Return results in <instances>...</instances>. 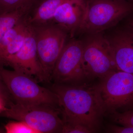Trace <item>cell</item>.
Listing matches in <instances>:
<instances>
[{
  "instance_id": "obj_1",
  "label": "cell",
  "mask_w": 133,
  "mask_h": 133,
  "mask_svg": "<svg viewBox=\"0 0 133 133\" xmlns=\"http://www.w3.org/2000/svg\"><path fill=\"white\" fill-rule=\"evenodd\" d=\"M51 90L58 99L62 119L82 124L93 133L99 129L106 111L97 84L55 83Z\"/></svg>"
},
{
  "instance_id": "obj_2",
  "label": "cell",
  "mask_w": 133,
  "mask_h": 133,
  "mask_svg": "<svg viewBox=\"0 0 133 133\" xmlns=\"http://www.w3.org/2000/svg\"><path fill=\"white\" fill-rule=\"evenodd\" d=\"M0 77L15 103L59 108L58 99L55 93L38 85L32 77L0 66Z\"/></svg>"
},
{
  "instance_id": "obj_3",
  "label": "cell",
  "mask_w": 133,
  "mask_h": 133,
  "mask_svg": "<svg viewBox=\"0 0 133 133\" xmlns=\"http://www.w3.org/2000/svg\"><path fill=\"white\" fill-rule=\"evenodd\" d=\"M133 10V5L124 0H86L85 13L78 31L89 35L101 33Z\"/></svg>"
},
{
  "instance_id": "obj_4",
  "label": "cell",
  "mask_w": 133,
  "mask_h": 133,
  "mask_svg": "<svg viewBox=\"0 0 133 133\" xmlns=\"http://www.w3.org/2000/svg\"><path fill=\"white\" fill-rule=\"evenodd\" d=\"M60 108L46 105H25L12 102L0 115L25 122L38 133H62Z\"/></svg>"
},
{
  "instance_id": "obj_5",
  "label": "cell",
  "mask_w": 133,
  "mask_h": 133,
  "mask_svg": "<svg viewBox=\"0 0 133 133\" xmlns=\"http://www.w3.org/2000/svg\"><path fill=\"white\" fill-rule=\"evenodd\" d=\"M106 114L133 108V74L117 70L97 84Z\"/></svg>"
},
{
  "instance_id": "obj_6",
  "label": "cell",
  "mask_w": 133,
  "mask_h": 133,
  "mask_svg": "<svg viewBox=\"0 0 133 133\" xmlns=\"http://www.w3.org/2000/svg\"><path fill=\"white\" fill-rule=\"evenodd\" d=\"M89 35L83 42V65L88 79H101L118 70L108 39L101 33Z\"/></svg>"
},
{
  "instance_id": "obj_7",
  "label": "cell",
  "mask_w": 133,
  "mask_h": 133,
  "mask_svg": "<svg viewBox=\"0 0 133 133\" xmlns=\"http://www.w3.org/2000/svg\"><path fill=\"white\" fill-rule=\"evenodd\" d=\"M33 27L43 81L49 82L55 64L65 45L66 33L57 25L43 24Z\"/></svg>"
},
{
  "instance_id": "obj_8",
  "label": "cell",
  "mask_w": 133,
  "mask_h": 133,
  "mask_svg": "<svg viewBox=\"0 0 133 133\" xmlns=\"http://www.w3.org/2000/svg\"><path fill=\"white\" fill-rule=\"evenodd\" d=\"M83 42L72 41L65 44L55 64L51 80L55 83L79 85L88 79L83 62Z\"/></svg>"
},
{
  "instance_id": "obj_9",
  "label": "cell",
  "mask_w": 133,
  "mask_h": 133,
  "mask_svg": "<svg viewBox=\"0 0 133 133\" xmlns=\"http://www.w3.org/2000/svg\"><path fill=\"white\" fill-rule=\"evenodd\" d=\"M11 66L14 70L43 81L42 72L37 51L35 33L31 24L23 44L19 50L10 56L3 65Z\"/></svg>"
},
{
  "instance_id": "obj_10",
  "label": "cell",
  "mask_w": 133,
  "mask_h": 133,
  "mask_svg": "<svg viewBox=\"0 0 133 133\" xmlns=\"http://www.w3.org/2000/svg\"><path fill=\"white\" fill-rule=\"evenodd\" d=\"M85 8L86 0H67L58 8L52 20L72 36L81 26Z\"/></svg>"
},
{
  "instance_id": "obj_11",
  "label": "cell",
  "mask_w": 133,
  "mask_h": 133,
  "mask_svg": "<svg viewBox=\"0 0 133 133\" xmlns=\"http://www.w3.org/2000/svg\"><path fill=\"white\" fill-rule=\"evenodd\" d=\"M118 70L133 74V34L119 31L108 38Z\"/></svg>"
},
{
  "instance_id": "obj_12",
  "label": "cell",
  "mask_w": 133,
  "mask_h": 133,
  "mask_svg": "<svg viewBox=\"0 0 133 133\" xmlns=\"http://www.w3.org/2000/svg\"><path fill=\"white\" fill-rule=\"evenodd\" d=\"M67 0H44L37 9L33 17L29 19L32 24H46L52 20L56 10Z\"/></svg>"
},
{
  "instance_id": "obj_13",
  "label": "cell",
  "mask_w": 133,
  "mask_h": 133,
  "mask_svg": "<svg viewBox=\"0 0 133 133\" xmlns=\"http://www.w3.org/2000/svg\"><path fill=\"white\" fill-rule=\"evenodd\" d=\"M31 7H24L0 15V41L5 33L26 16Z\"/></svg>"
},
{
  "instance_id": "obj_14",
  "label": "cell",
  "mask_w": 133,
  "mask_h": 133,
  "mask_svg": "<svg viewBox=\"0 0 133 133\" xmlns=\"http://www.w3.org/2000/svg\"><path fill=\"white\" fill-rule=\"evenodd\" d=\"M34 0H0V15L31 6Z\"/></svg>"
},
{
  "instance_id": "obj_15",
  "label": "cell",
  "mask_w": 133,
  "mask_h": 133,
  "mask_svg": "<svg viewBox=\"0 0 133 133\" xmlns=\"http://www.w3.org/2000/svg\"><path fill=\"white\" fill-rule=\"evenodd\" d=\"M108 114L112 121L116 124L133 127V108L123 112L115 111Z\"/></svg>"
},
{
  "instance_id": "obj_16",
  "label": "cell",
  "mask_w": 133,
  "mask_h": 133,
  "mask_svg": "<svg viewBox=\"0 0 133 133\" xmlns=\"http://www.w3.org/2000/svg\"><path fill=\"white\" fill-rule=\"evenodd\" d=\"M5 130L6 133H38L25 122L20 121L9 122L5 125Z\"/></svg>"
},
{
  "instance_id": "obj_17",
  "label": "cell",
  "mask_w": 133,
  "mask_h": 133,
  "mask_svg": "<svg viewBox=\"0 0 133 133\" xmlns=\"http://www.w3.org/2000/svg\"><path fill=\"white\" fill-rule=\"evenodd\" d=\"M62 128V133H93L91 129L85 126L76 122L64 120Z\"/></svg>"
},
{
  "instance_id": "obj_18",
  "label": "cell",
  "mask_w": 133,
  "mask_h": 133,
  "mask_svg": "<svg viewBox=\"0 0 133 133\" xmlns=\"http://www.w3.org/2000/svg\"><path fill=\"white\" fill-rule=\"evenodd\" d=\"M106 131L108 133H133V127L129 126L109 124L107 126Z\"/></svg>"
},
{
  "instance_id": "obj_19",
  "label": "cell",
  "mask_w": 133,
  "mask_h": 133,
  "mask_svg": "<svg viewBox=\"0 0 133 133\" xmlns=\"http://www.w3.org/2000/svg\"><path fill=\"white\" fill-rule=\"evenodd\" d=\"M0 98L3 100L8 107L10 104L12 103L11 99H12L9 92L3 83L2 79L0 77Z\"/></svg>"
},
{
  "instance_id": "obj_20",
  "label": "cell",
  "mask_w": 133,
  "mask_h": 133,
  "mask_svg": "<svg viewBox=\"0 0 133 133\" xmlns=\"http://www.w3.org/2000/svg\"><path fill=\"white\" fill-rule=\"evenodd\" d=\"M6 107L7 105L5 101L0 98V113L3 111Z\"/></svg>"
},
{
  "instance_id": "obj_21",
  "label": "cell",
  "mask_w": 133,
  "mask_h": 133,
  "mask_svg": "<svg viewBox=\"0 0 133 133\" xmlns=\"http://www.w3.org/2000/svg\"><path fill=\"white\" fill-rule=\"evenodd\" d=\"M128 29L129 31L133 34V19L129 23L128 25Z\"/></svg>"
},
{
  "instance_id": "obj_22",
  "label": "cell",
  "mask_w": 133,
  "mask_h": 133,
  "mask_svg": "<svg viewBox=\"0 0 133 133\" xmlns=\"http://www.w3.org/2000/svg\"><path fill=\"white\" fill-rule=\"evenodd\" d=\"M5 132V131H4V130H3L2 129H1L0 128V133Z\"/></svg>"
},
{
  "instance_id": "obj_23",
  "label": "cell",
  "mask_w": 133,
  "mask_h": 133,
  "mask_svg": "<svg viewBox=\"0 0 133 133\" xmlns=\"http://www.w3.org/2000/svg\"><path fill=\"white\" fill-rule=\"evenodd\" d=\"M124 1H126V0H124ZM130 1H133V0H130Z\"/></svg>"
}]
</instances>
